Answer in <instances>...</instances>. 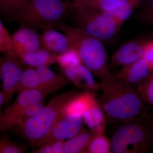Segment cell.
<instances>
[{
  "instance_id": "1",
  "label": "cell",
  "mask_w": 153,
  "mask_h": 153,
  "mask_svg": "<svg viewBox=\"0 0 153 153\" xmlns=\"http://www.w3.org/2000/svg\"><path fill=\"white\" fill-rule=\"evenodd\" d=\"M101 83L102 94L98 102L107 122L117 125L148 115L147 104L136 89L124 85L111 76Z\"/></svg>"
},
{
  "instance_id": "2",
  "label": "cell",
  "mask_w": 153,
  "mask_h": 153,
  "mask_svg": "<svg viewBox=\"0 0 153 153\" xmlns=\"http://www.w3.org/2000/svg\"><path fill=\"white\" fill-rule=\"evenodd\" d=\"M82 93L72 89L56 96L40 112L27 120L18 123L10 130L31 146H36L66 115L65 109L67 105Z\"/></svg>"
},
{
  "instance_id": "3",
  "label": "cell",
  "mask_w": 153,
  "mask_h": 153,
  "mask_svg": "<svg viewBox=\"0 0 153 153\" xmlns=\"http://www.w3.org/2000/svg\"><path fill=\"white\" fill-rule=\"evenodd\" d=\"M58 30L70 38L73 48L78 53L82 64L102 81L110 77L108 57L101 41L77 27L60 25Z\"/></svg>"
},
{
  "instance_id": "4",
  "label": "cell",
  "mask_w": 153,
  "mask_h": 153,
  "mask_svg": "<svg viewBox=\"0 0 153 153\" xmlns=\"http://www.w3.org/2000/svg\"><path fill=\"white\" fill-rule=\"evenodd\" d=\"M111 153H147L153 147V123L145 117L117 125L111 139Z\"/></svg>"
},
{
  "instance_id": "5",
  "label": "cell",
  "mask_w": 153,
  "mask_h": 153,
  "mask_svg": "<svg viewBox=\"0 0 153 153\" xmlns=\"http://www.w3.org/2000/svg\"><path fill=\"white\" fill-rule=\"evenodd\" d=\"M67 13L76 27L101 41L111 40L122 25L109 14L98 10L80 0L68 2Z\"/></svg>"
},
{
  "instance_id": "6",
  "label": "cell",
  "mask_w": 153,
  "mask_h": 153,
  "mask_svg": "<svg viewBox=\"0 0 153 153\" xmlns=\"http://www.w3.org/2000/svg\"><path fill=\"white\" fill-rule=\"evenodd\" d=\"M68 6V2L63 0H28L11 22L35 30H58Z\"/></svg>"
},
{
  "instance_id": "7",
  "label": "cell",
  "mask_w": 153,
  "mask_h": 153,
  "mask_svg": "<svg viewBox=\"0 0 153 153\" xmlns=\"http://www.w3.org/2000/svg\"><path fill=\"white\" fill-rule=\"evenodd\" d=\"M70 81L62 74L55 73L48 66L27 68L23 73L16 92L37 89L52 92L68 85Z\"/></svg>"
},
{
  "instance_id": "8",
  "label": "cell",
  "mask_w": 153,
  "mask_h": 153,
  "mask_svg": "<svg viewBox=\"0 0 153 153\" xmlns=\"http://www.w3.org/2000/svg\"><path fill=\"white\" fill-rule=\"evenodd\" d=\"M14 51L5 53L0 58V74L5 99L4 110L11 105V100L20 83L22 74L27 69Z\"/></svg>"
},
{
  "instance_id": "9",
  "label": "cell",
  "mask_w": 153,
  "mask_h": 153,
  "mask_svg": "<svg viewBox=\"0 0 153 153\" xmlns=\"http://www.w3.org/2000/svg\"><path fill=\"white\" fill-rule=\"evenodd\" d=\"M83 123L82 114L71 113L66 115L38 142L36 146L39 148L44 145L71 138L80 131L83 126Z\"/></svg>"
},
{
  "instance_id": "10",
  "label": "cell",
  "mask_w": 153,
  "mask_h": 153,
  "mask_svg": "<svg viewBox=\"0 0 153 153\" xmlns=\"http://www.w3.org/2000/svg\"><path fill=\"white\" fill-rule=\"evenodd\" d=\"M149 65L143 57L136 62L123 66L120 70L111 73V77L124 85L137 89L151 75Z\"/></svg>"
},
{
  "instance_id": "11",
  "label": "cell",
  "mask_w": 153,
  "mask_h": 153,
  "mask_svg": "<svg viewBox=\"0 0 153 153\" xmlns=\"http://www.w3.org/2000/svg\"><path fill=\"white\" fill-rule=\"evenodd\" d=\"M148 42L139 41L128 42L120 47L111 57V66L117 68L129 65L143 57Z\"/></svg>"
},
{
  "instance_id": "12",
  "label": "cell",
  "mask_w": 153,
  "mask_h": 153,
  "mask_svg": "<svg viewBox=\"0 0 153 153\" xmlns=\"http://www.w3.org/2000/svg\"><path fill=\"white\" fill-rule=\"evenodd\" d=\"M61 68L70 82L85 91L94 92L101 89V82H96L91 71L83 64Z\"/></svg>"
},
{
  "instance_id": "13",
  "label": "cell",
  "mask_w": 153,
  "mask_h": 153,
  "mask_svg": "<svg viewBox=\"0 0 153 153\" xmlns=\"http://www.w3.org/2000/svg\"><path fill=\"white\" fill-rule=\"evenodd\" d=\"M16 54L25 51L43 49L41 36L34 29L21 26L12 36Z\"/></svg>"
},
{
  "instance_id": "14",
  "label": "cell",
  "mask_w": 153,
  "mask_h": 153,
  "mask_svg": "<svg viewBox=\"0 0 153 153\" xmlns=\"http://www.w3.org/2000/svg\"><path fill=\"white\" fill-rule=\"evenodd\" d=\"M56 30L53 29L43 30L41 39L44 49L60 55L73 47L70 38L65 34H62Z\"/></svg>"
},
{
  "instance_id": "15",
  "label": "cell",
  "mask_w": 153,
  "mask_h": 153,
  "mask_svg": "<svg viewBox=\"0 0 153 153\" xmlns=\"http://www.w3.org/2000/svg\"><path fill=\"white\" fill-rule=\"evenodd\" d=\"M50 93L47 91L37 89L22 91L18 94V96L13 102L2 114H10L32 105L44 102L46 97Z\"/></svg>"
},
{
  "instance_id": "16",
  "label": "cell",
  "mask_w": 153,
  "mask_h": 153,
  "mask_svg": "<svg viewBox=\"0 0 153 153\" xmlns=\"http://www.w3.org/2000/svg\"><path fill=\"white\" fill-rule=\"evenodd\" d=\"M16 54L23 64L29 68L50 66L57 62L59 57V55L44 48L35 51H23Z\"/></svg>"
},
{
  "instance_id": "17",
  "label": "cell",
  "mask_w": 153,
  "mask_h": 153,
  "mask_svg": "<svg viewBox=\"0 0 153 153\" xmlns=\"http://www.w3.org/2000/svg\"><path fill=\"white\" fill-rule=\"evenodd\" d=\"M44 103L32 105L10 114H0V131H7L18 123L27 120L37 114L44 107Z\"/></svg>"
},
{
  "instance_id": "18",
  "label": "cell",
  "mask_w": 153,
  "mask_h": 153,
  "mask_svg": "<svg viewBox=\"0 0 153 153\" xmlns=\"http://www.w3.org/2000/svg\"><path fill=\"white\" fill-rule=\"evenodd\" d=\"M97 134L92 130L82 127L78 133L65 141L63 153H86L91 143Z\"/></svg>"
},
{
  "instance_id": "19",
  "label": "cell",
  "mask_w": 153,
  "mask_h": 153,
  "mask_svg": "<svg viewBox=\"0 0 153 153\" xmlns=\"http://www.w3.org/2000/svg\"><path fill=\"white\" fill-rule=\"evenodd\" d=\"M83 120L88 126L98 134H104L107 120L98 102L95 100L82 114Z\"/></svg>"
},
{
  "instance_id": "20",
  "label": "cell",
  "mask_w": 153,
  "mask_h": 153,
  "mask_svg": "<svg viewBox=\"0 0 153 153\" xmlns=\"http://www.w3.org/2000/svg\"><path fill=\"white\" fill-rule=\"evenodd\" d=\"M28 0H0V13L7 22H11Z\"/></svg>"
},
{
  "instance_id": "21",
  "label": "cell",
  "mask_w": 153,
  "mask_h": 153,
  "mask_svg": "<svg viewBox=\"0 0 153 153\" xmlns=\"http://www.w3.org/2000/svg\"><path fill=\"white\" fill-rule=\"evenodd\" d=\"M86 153H111V143L110 139L105 136L103 134H98L91 143Z\"/></svg>"
},
{
  "instance_id": "22",
  "label": "cell",
  "mask_w": 153,
  "mask_h": 153,
  "mask_svg": "<svg viewBox=\"0 0 153 153\" xmlns=\"http://www.w3.org/2000/svg\"><path fill=\"white\" fill-rule=\"evenodd\" d=\"M27 150L26 145L12 140L7 134L0 138L1 153H25Z\"/></svg>"
},
{
  "instance_id": "23",
  "label": "cell",
  "mask_w": 153,
  "mask_h": 153,
  "mask_svg": "<svg viewBox=\"0 0 153 153\" xmlns=\"http://www.w3.org/2000/svg\"><path fill=\"white\" fill-rule=\"evenodd\" d=\"M57 63H59L60 68L78 66L82 64L78 53L74 48L59 55Z\"/></svg>"
},
{
  "instance_id": "24",
  "label": "cell",
  "mask_w": 153,
  "mask_h": 153,
  "mask_svg": "<svg viewBox=\"0 0 153 153\" xmlns=\"http://www.w3.org/2000/svg\"><path fill=\"white\" fill-rule=\"evenodd\" d=\"M136 5L131 2L129 1L125 4L113 10L105 12L120 22L122 24L126 22L130 17L132 14L134 7Z\"/></svg>"
},
{
  "instance_id": "25",
  "label": "cell",
  "mask_w": 153,
  "mask_h": 153,
  "mask_svg": "<svg viewBox=\"0 0 153 153\" xmlns=\"http://www.w3.org/2000/svg\"><path fill=\"white\" fill-rule=\"evenodd\" d=\"M136 89L147 104L153 105V74Z\"/></svg>"
},
{
  "instance_id": "26",
  "label": "cell",
  "mask_w": 153,
  "mask_h": 153,
  "mask_svg": "<svg viewBox=\"0 0 153 153\" xmlns=\"http://www.w3.org/2000/svg\"><path fill=\"white\" fill-rule=\"evenodd\" d=\"M14 51L13 44L12 36L0 21V52L8 53Z\"/></svg>"
},
{
  "instance_id": "27",
  "label": "cell",
  "mask_w": 153,
  "mask_h": 153,
  "mask_svg": "<svg viewBox=\"0 0 153 153\" xmlns=\"http://www.w3.org/2000/svg\"><path fill=\"white\" fill-rule=\"evenodd\" d=\"M65 142L64 141H59L52 143L44 145L31 153H63Z\"/></svg>"
},
{
  "instance_id": "28",
  "label": "cell",
  "mask_w": 153,
  "mask_h": 153,
  "mask_svg": "<svg viewBox=\"0 0 153 153\" xmlns=\"http://www.w3.org/2000/svg\"><path fill=\"white\" fill-rule=\"evenodd\" d=\"M143 57L147 61L151 70L153 71V41L147 43Z\"/></svg>"
},
{
  "instance_id": "29",
  "label": "cell",
  "mask_w": 153,
  "mask_h": 153,
  "mask_svg": "<svg viewBox=\"0 0 153 153\" xmlns=\"http://www.w3.org/2000/svg\"><path fill=\"white\" fill-rule=\"evenodd\" d=\"M143 16L146 21L149 22L153 19V0H149L145 5Z\"/></svg>"
},
{
  "instance_id": "30",
  "label": "cell",
  "mask_w": 153,
  "mask_h": 153,
  "mask_svg": "<svg viewBox=\"0 0 153 153\" xmlns=\"http://www.w3.org/2000/svg\"><path fill=\"white\" fill-rule=\"evenodd\" d=\"M5 99L4 96V94L2 91H0V114H1L2 113V108L3 105H4Z\"/></svg>"
},
{
  "instance_id": "31",
  "label": "cell",
  "mask_w": 153,
  "mask_h": 153,
  "mask_svg": "<svg viewBox=\"0 0 153 153\" xmlns=\"http://www.w3.org/2000/svg\"><path fill=\"white\" fill-rule=\"evenodd\" d=\"M140 1V0H129L130 1L133 3V4H134L136 5L138 4Z\"/></svg>"
},
{
  "instance_id": "32",
  "label": "cell",
  "mask_w": 153,
  "mask_h": 153,
  "mask_svg": "<svg viewBox=\"0 0 153 153\" xmlns=\"http://www.w3.org/2000/svg\"><path fill=\"white\" fill-rule=\"evenodd\" d=\"M151 23H153V19L152 21H151Z\"/></svg>"
},
{
  "instance_id": "33",
  "label": "cell",
  "mask_w": 153,
  "mask_h": 153,
  "mask_svg": "<svg viewBox=\"0 0 153 153\" xmlns=\"http://www.w3.org/2000/svg\"><path fill=\"white\" fill-rule=\"evenodd\" d=\"M152 122H153V118L152 119Z\"/></svg>"
},
{
  "instance_id": "34",
  "label": "cell",
  "mask_w": 153,
  "mask_h": 153,
  "mask_svg": "<svg viewBox=\"0 0 153 153\" xmlns=\"http://www.w3.org/2000/svg\"><path fill=\"white\" fill-rule=\"evenodd\" d=\"M65 1H68V0H65Z\"/></svg>"
}]
</instances>
